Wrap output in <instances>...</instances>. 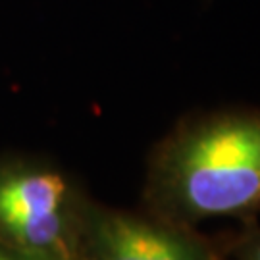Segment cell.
Returning a JSON list of instances; mask_svg holds the SVG:
<instances>
[{"label":"cell","instance_id":"6da1fadb","mask_svg":"<svg viewBox=\"0 0 260 260\" xmlns=\"http://www.w3.org/2000/svg\"><path fill=\"white\" fill-rule=\"evenodd\" d=\"M147 203L179 228L258 210L260 110H216L179 123L150 158Z\"/></svg>","mask_w":260,"mask_h":260},{"label":"cell","instance_id":"7a4b0ae2","mask_svg":"<svg viewBox=\"0 0 260 260\" xmlns=\"http://www.w3.org/2000/svg\"><path fill=\"white\" fill-rule=\"evenodd\" d=\"M85 208L60 170L31 160L0 162V247L19 258H81Z\"/></svg>","mask_w":260,"mask_h":260},{"label":"cell","instance_id":"3957f363","mask_svg":"<svg viewBox=\"0 0 260 260\" xmlns=\"http://www.w3.org/2000/svg\"><path fill=\"white\" fill-rule=\"evenodd\" d=\"M83 256L89 260H218L195 237L164 220L87 205Z\"/></svg>","mask_w":260,"mask_h":260},{"label":"cell","instance_id":"277c9868","mask_svg":"<svg viewBox=\"0 0 260 260\" xmlns=\"http://www.w3.org/2000/svg\"><path fill=\"white\" fill-rule=\"evenodd\" d=\"M241 260H260V233L245 241L241 247Z\"/></svg>","mask_w":260,"mask_h":260},{"label":"cell","instance_id":"5b68a950","mask_svg":"<svg viewBox=\"0 0 260 260\" xmlns=\"http://www.w3.org/2000/svg\"><path fill=\"white\" fill-rule=\"evenodd\" d=\"M0 260H23V258H19L18 254H14V252L6 251L4 247H0Z\"/></svg>","mask_w":260,"mask_h":260},{"label":"cell","instance_id":"8992f818","mask_svg":"<svg viewBox=\"0 0 260 260\" xmlns=\"http://www.w3.org/2000/svg\"><path fill=\"white\" fill-rule=\"evenodd\" d=\"M79 260H89V258H87V256H83V254H81V258H79Z\"/></svg>","mask_w":260,"mask_h":260}]
</instances>
